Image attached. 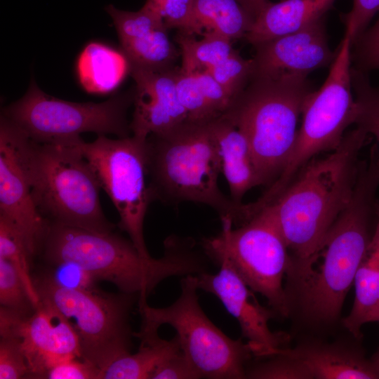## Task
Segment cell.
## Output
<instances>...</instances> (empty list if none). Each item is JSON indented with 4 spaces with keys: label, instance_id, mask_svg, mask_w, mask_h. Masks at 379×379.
<instances>
[{
    "label": "cell",
    "instance_id": "obj_1",
    "mask_svg": "<svg viewBox=\"0 0 379 379\" xmlns=\"http://www.w3.org/2000/svg\"><path fill=\"white\" fill-rule=\"evenodd\" d=\"M368 134L356 127L324 157L310 160L265 210L290 251L286 274L295 286L308 274L329 230L353 196ZM261 209V210H262Z\"/></svg>",
    "mask_w": 379,
    "mask_h": 379
},
{
    "label": "cell",
    "instance_id": "obj_2",
    "mask_svg": "<svg viewBox=\"0 0 379 379\" xmlns=\"http://www.w3.org/2000/svg\"><path fill=\"white\" fill-rule=\"evenodd\" d=\"M160 258H145L129 239L48 222L39 251L48 264L75 263L98 281L114 284L121 293L147 298L164 279L199 274L205 260L190 238L170 236Z\"/></svg>",
    "mask_w": 379,
    "mask_h": 379
},
{
    "label": "cell",
    "instance_id": "obj_3",
    "mask_svg": "<svg viewBox=\"0 0 379 379\" xmlns=\"http://www.w3.org/2000/svg\"><path fill=\"white\" fill-rule=\"evenodd\" d=\"M379 168L361 164L350 202L327 233L307 276L294 288L307 321L328 326L338 320L374 232Z\"/></svg>",
    "mask_w": 379,
    "mask_h": 379
},
{
    "label": "cell",
    "instance_id": "obj_4",
    "mask_svg": "<svg viewBox=\"0 0 379 379\" xmlns=\"http://www.w3.org/2000/svg\"><path fill=\"white\" fill-rule=\"evenodd\" d=\"M146 157L152 200L206 204L220 220L243 224L244 203L237 204L218 186L221 163L210 123L148 136Z\"/></svg>",
    "mask_w": 379,
    "mask_h": 379
},
{
    "label": "cell",
    "instance_id": "obj_5",
    "mask_svg": "<svg viewBox=\"0 0 379 379\" xmlns=\"http://www.w3.org/2000/svg\"><path fill=\"white\" fill-rule=\"evenodd\" d=\"M314 91L305 75H252L223 115L246 137L262 185H272L285 168L299 117Z\"/></svg>",
    "mask_w": 379,
    "mask_h": 379
},
{
    "label": "cell",
    "instance_id": "obj_6",
    "mask_svg": "<svg viewBox=\"0 0 379 379\" xmlns=\"http://www.w3.org/2000/svg\"><path fill=\"white\" fill-rule=\"evenodd\" d=\"M43 143L26 135L23 149L34 203L44 219L99 232L114 225L104 214L101 187L78 142Z\"/></svg>",
    "mask_w": 379,
    "mask_h": 379
},
{
    "label": "cell",
    "instance_id": "obj_7",
    "mask_svg": "<svg viewBox=\"0 0 379 379\" xmlns=\"http://www.w3.org/2000/svg\"><path fill=\"white\" fill-rule=\"evenodd\" d=\"M180 294L166 307H152L146 298H139L141 326L134 337L140 345L159 337L160 326L168 324L176 331L180 347L202 378H245L247 363L254 356L253 346L242 338L226 335L203 311L197 295V275L185 276L180 281Z\"/></svg>",
    "mask_w": 379,
    "mask_h": 379
},
{
    "label": "cell",
    "instance_id": "obj_8",
    "mask_svg": "<svg viewBox=\"0 0 379 379\" xmlns=\"http://www.w3.org/2000/svg\"><path fill=\"white\" fill-rule=\"evenodd\" d=\"M351 38L345 32L326 81L305 100L302 124L285 168L258 199L262 205L274 201L300 170L317 155L335 149L347 127L354 124L356 104L351 82Z\"/></svg>",
    "mask_w": 379,
    "mask_h": 379
},
{
    "label": "cell",
    "instance_id": "obj_9",
    "mask_svg": "<svg viewBox=\"0 0 379 379\" xmlns=\"http://www.w3.org/2000/svg\"><path fill=\"white\" fill-rule=\"evenodd\" d=\"M221 222L220 232L202 241L205 255L215 264L227 261L253 291L266 298L277 315L288 317L291 307L283 279L291 258L269 213L262 209L236 228L230 219Z\"/></svg>",
    "mask_w": 379,
    "mask_h": 379
},
{
    "label": "cell",
    "instance_id": "obj_10",
    "mask_svg": "<svg viewBox=\"0 0 379 379\" xmlns=\"http://www.w3.org/2000/svg\"><path fill=\"white\" fill-rule=\"evenodd\" d=\"M34 284L39 300L53 306L74 328L82 359L102 372L112 361L131 352L134 335L130 313L138 295L65 288L46 274L34 279Z\"/></svg>",
    "mask_w": 379,
    "mask_h": 379
},
{
    "label": "cell",
    "instance_id": "obj_11",
    "mask_svg": "<svg viewBox=\"0 0 379 379\" xmlns=\"http://www.w3.org/2000/svg\"><path fill=\"white\" fill-rule=\"evenodd\" d=\"M132 97L116 95L100 102H73L41 91L34 79L23 97L3 108L4 117L37 142H67L84 133L130 136L126 111Z\"/></svg>",
    "mask_w": 379,
    "mask_h": 379
},
{
    "label": "cell",
    "instance_id": "obj_12",
    "mask_svg": "<svg viewBox=\"0 0 379 379\" xmlns=\"http://www.w3.org/2000/svg\"><path fill=\"white\" fill-rule=\"evenodd\" d=\"M78 145L118 212L119 227L142 256L150 258L143 229L153 201L147 181L146 139L133 135L117 139L98 135L91 142L81 139Z\"/></svg>",
    "mask_w": 379,
    "mask_h": 379
},
{
    "label": "cell",
    "instance_id": "obj_13",
    "mask_svg": "<svg viewBox=\"0 0 379 379\" xmlns=\"http://www.w3.org/2000/svg\"><path fill=\"white\" fill-rule=\"evenodd\" d=\"M0 335L20 338L29 366V378H44L53 366L81 359L74 328L53 306L42 300L29 316L1 307Z\"/></svg>",
    "mask_w": 379,
    "mask_h": 379
},
{
    "label": "cell",
    "instance_id": "obj_14",
    "mask_svg": "<svg viewBox=\"0 0 379 379\" xmlns=\"http://www.w3.org/2000/svg\"><path fill=\"white\" fill-rule=\"evenodd\" d=\"M24 139L25 133L1 115L0 216L21 232L34 255L39 252L48 221L39 213L32 197Z\"/></svg>",
    "mask_w": 379,
    "mask_h": 379
},
{
    "label": "cell",
    "instance_id": "obj_15",
    "mask_svg": "<svg viewBox=\"0 0 379 379\" xmlns=\"http://www.w3.org/2000/svg\"><path fill=\"white\" fill-rule=\"evenodd\" d=\"M215 274L206 272L197 275L199 289L217 297L226 310L238 321L242 338L254 350L256 358L273 354L283 348L289 336L283 332H273L269 321L277 314L271 307L261 305L232 266L226 260L217 263Z\"/></svg>",
    "mask_w": 379,
    "mask_h": 379
},
{
    "label": "cell",
    "instance_id": "obj_16",
    "mask_svg": "<svg viewBox=\"0 0 379 379\" xmlns=\"http://www.w3.org/2000/svg\"><path fill=\"white\" fill-rule=\"evenodd\" d=\"M129 67L135 82L134 112L130 123L133 135L147 139L187 125L186 113L177 95L175 70Z\"/></svg>",
    "mask_w": 379,
    "mask_h": 379
},
{
    "label": "cell",
    "instance_id": "obj_17",
    "mask_svg": "<svg viewBox=\"0 0 379 379\" xmlns=\"http://www.w3.org/2000/svg\"><path fill=\"white\" fill-rule=\"evenodd\" d=\"M253 75L308 74L331 66L337 54L330 49L325 18L298 32L254 45Z\"/></svg>",
    "mask_w": 379,
    "mask_h": 379
},
{
    "label": "cell",
    "instance_id": "obj_18",
    "mask_svg": "<svg viewBox=\"0 0 379 379\" xmlns=\"http://www.w3.org/2000/svg\"><path fill=\"white\" fill-rule=\"evenodd\" d=\"M117 32L122 53L129 65L153 69L171 68L177 52L161 18L142 6L138 11L105 7Z\"/></svg>",
    "mask_w": 379,
    "mask_h": 379
},
{
    "label": "cell",
    "instance_id": "obj_19",
    "mask_svg": "<svg viewBox=\"0 0 379 379\" xmlns=\"http://www.w3.org/2000/svg\"><path fill=\"white\" fill-rule=\"evenodd\" d=\"M283 349L301 361L313 379H379V368L373 361L347 344L313 340Z\"/></svg>",
    "mask_w": 379,
    "mask_h": 379
},
{
    "label": "cell",
    "instance_id": "obj_20",
    "mask_svg": "<svg viewBox=\"0 0 379 379\" xmlns=\"http://www.w3.org/2000/svg\"><path fill=\"white\" fill-rule=\"evenodd\" d=\"M215 140L230 199L242 204V199L252 188L262 185L252 152L245 135L225 116L210 122Z\"/></svg>",
    "mask_w": 379,
    "mask_h": 379
},
{
    "label": "cell",
    "instance_id": "obj_21",
    "mask_svg": "<svg viewBox=\"0 0 379 379\" xmlns=\"http://www.w3.org/2000/svg\"><path fill=\"white\" fill-rule=\"evenodd\" d=\"M335 0L268 1L244 37L252 45L301 30L325 18Z\"/></svg>",
    "mask_w": 379,
    "mask_h": 379
},
{
    "label": "cell",
    "instance_id": "obj_22",
    "mask_svg": "<svg viewBox=\"0 0 379 379\" xmlns=\"http://www.w3.org/2000/svg\"><path fill=\"white\" fill-rule=\"evenodd\" d=\"M122 52L99 42L88 44L77 61V74L82 88L93 94L114 91L129 72Z\"/></svg>",
    "mask_w": 379,
    "mask_h": 379
},
{
    "label": "cell",
    "instance_id": "obj_23",
    "mask_svg": "<svg viewBox=\"0 0 379 379\" xmlns=\"http://www.w3.org/2000/svg\"><path fill=\"white\" fill-rule=\"evenodd\" d=\"M376 213L374 232L354 279V303L350 314L342 320L343 326L356 338L361 337L362 326L379 303V200Z\"/></svg>",
    "mask_w": 379,
    "mask_h": 379
},
{
    "label": "cell",
    "instance_id": "obj_24",
    "mask_svg": "<svg viewBox=\"0 0 379 379\" xmlns=\"http://www.w3.org/2000/svg\"><path fill=\"white\" fill-rule=\"evenodd\" d=\"M255 18L241 0H194L193 35L213 33L232 41L244 39Z\"/></svg>",
    "mask_w": 379,
    "mask_h": 379
},
{
    "label": "cell",
    "instance_id": "obj_25",
    "mask_svg": "<svg viewBox=\"0 0 379 379\" xmlns=\"http://www.w3.org/2000/svg\"><path fill=\"white\" fill-rule=\"evenodd\" d=\"M181 350L176 335L170 340L159 337L140 345L136 353L130 352L112 361L102 372L101 379H151L163 363Z\"/></svg>",
    "mask_w": 379,
    "mask_h": 379
},
{
    "label": "cell",
    "instance_id": "obj_26",
    "mask_svg": "<svg viewBox=\"0 0 379 379\" xmlns=\"http://www.w3.org/2000/svg\"><path fill=\"white\" fill-rule=\"evenodd\" d=\"M197 40L194 35L180 32L182 62L181 68L196 72L207 70L227 58L234 51L232 40L213 33H205Z\"/></svg>",
    "mask_w": 379,
    "mask_h": 379
},
{
    "label": "cell",
    "instance_id": "obj_27",
    "mask_svg": "<svg viewBox=\"0 0 379 379\" xmlns=\"http://www.w3.org/2000/svg\"><path fill=\"white\" fill-rule=\"evenodd\" d=\"M351 82L356 104V127L376 140V162L379 168V84L371 82L368 73L351 66Z\"/></svg>",
    "mask_w": 379,
    "mask_h": 379
},
{
    "label": "cell",
    "instance_id": "obj_28",
    "mask_svg": "<svg viewBox=\"0 0 379 379\" xmlns=\"http://www.w3.org/2000/svg\"><path fill=\"white\" fill-rule=\"evenodd\" d=\"M33 256L21 232L10 221L0 216V258L8 260L15 267L37 307L39 298L30 272Z\"/></svg>",
    "mask_w": 379,
    "mask_h": 379
},
{
    "label": "cell",
    "instance_id": "obj_29",
    "mask_svg": "<svg viewBox=\"0 0 379 379\" xmlns=\"http://www.w3.org/2000/svg\"><path fill=\"white\" fill-rule=\"evenodd\" d=\"M180 104L184 109L187 125L208 124L220 117L206 99L194 72L180 68L175 72Z\"/></svg>",
    "mask_w": 379,
    "mask_h": 379
},
{
    "label": "cell",
    "instance_id": "obj_30",
    "mask_svg": "<svg viewBox=\"0 0 379 379\" xmlns=\"http://www.w3.org/2000/svg\"><path fill=\"white\" fill-rule=\"evenodd\" d=\"M283 348L278 349L272 355L257 358V361L246 366L245 378L313 379L305 365Z\"/></svg>",
    "mask_w": 379,
    "mask_h": 379
},
{
    "label": "cell",
    "instance_id": "obj_31",
    "mask_svg": "<svg viewBox=\"0 0 379 379\" xmlns=\"http://www.w3.org/2000/svg\"><path fill=\"white\" fill-rule=\"evenodd\" d=\"M1 307L25 316L31 315L36 307L15 267L7 260L0 258Z\"/></svg>",
    "mask_w": 379,
    "mask_h": 379
},
{
    "label": "cell",
    "instance_id": "obj_32",
    "mask_svg": "<svg viewBox=\"0 0 379 379\" xmlns=\"http://www.w3.org/2000/svg\"><path fill=\"white\" fill-rule=\"evenodd\" d=\"M207 71L235 99L253 75V60L244 58L234 50L227 58Z\"/></svg>",
    "mask_w": 379,
    "mask_h": 379
},
{
    "label": "cell",
    "instance_id": "obj_33",
    "mask_svg": "<svg viewBox=\"0 0 379 379\" xmlns=\"http://www.w3.org/2000/svg\"><path fill=\"white\" fill-rule=\"evenodd\" d=\"M194 0H147L144 6L157 13L168 29L193 35Z\"/></svg>",
    "mask_w": 379,
    "mask_h": 379
},
{
    "label": "cell",
    "instance_id": "obj_34",
    "mask_svg": "<svg viewBox=\"0 0 379 379\" xmlns=\"http://www.w3.org/2000/svg\"><path fill=\"white\" fill-rule=\"evenodd\" d=\"M0 337V379L29 378V366L20 338Z\"/></svg>",
    "mask_w": 379,
    "mask_h": 379
},
{
    "label": "cell",
    "instance_id": "obj_35",
    "mask_svg": "<svg viewBox=\"0 0 379 379\" xmlns=\"http://www.w3.org/2000/svg\"><path fill=\"white\" fill-rule=\"evenodd\" d=\"M352 62L354 67L369 72L379 70V12L375 23L352 44Z\"/></svg>",
    "mask_w": 379,
    "mask_h": 379
},
{
    "label": "cell",
    "instance_id": "obj_36",
    "mask_svg": "<svg viewBox=\"0 0 379 379\" xmlns=\"http://www.w3.org/2000/svg\"><path fill=\"white\" fill-rule=\"evenodd\" d=\"M51 265V269L44 274L56 284L72 289H98L97 283L99 281L81 266L69 262Z\"/></svg>",
    "mask_w": 379,
    "mask_h": 379
},
{
    "label": "cell",
    "instance_id": "obj_37",
    "mask_svg": "<svg viewBox=\"0 0 379 379\" xmlns=\"http://www.w3.org/2000/svg\"><path fill=\"white\" fill-rule=\"evenodd\" d=\"M378 12L379 0H353L352 9L343 16L345 32L350 35L352 44L368 27Z\"/></svg>",
    "mask_w": 379,
    "mask_h": 379
},
{
    "label": "cell",
    "instance_id": "obj_38",
    "mask_svg": "<svg viewBox=\"0 0 379 379\" xmlns=\"http://www.w3.org/2000/svg\"><path fill=\"white\" fill-rule=\"evenodd\" d=\"M200 88L211 107L222 117L231 107L235 100L207 70L194 72Z\"/></svg>",
    "mask_w": 379,
    "mask_h": 379
},
{
    "label": "cell",
    "instance_id": "obj_39",
    "mask_svg": "<svg viewBox=\"0 0 379 379\" xmlns=\"http://www.w3.org/2000/svg\"><path fill=\"white\" fill-rule=\"evenodd\" d=\"M101 371L90 362L75 358L58 364L46 373L48 379H101Z\"/></svg>",
    "mask_w": 379,
    "mask_h": 379
},
{
    "label": "cell",
    "instance_id": "obj_40",
    "mask_svg": "<svg viewBox=\"0 0 379 379\" xmlns=\"http://www.w3.org/2000/svg\"><path fill=\"white\" fill-rule=\"evenodd\" d=\"M197 378L202 377L182 350L163 363L151 377V379Z\"/></svg>",
    "mask_w": 379,
    "mask_h": 379
},
{
    "label": "cell",
    "instance_id": "obj_41",
    "mask_svg": "<svg viewBox=\"0 0 379 379\" xmlns=\"http://www.w3.org/2000/svg\"><path fill=\"white\" fill-rule=\"evenodd\" d=\"M245 6L255 16L260 12L263 7L269 1L268 0H241Z\"/></svg>",
    "mask_w": 379,
    "mask_h": 379
},
{
    "label": "cell",
    "instance_id": "obj_42",
    "mask_svg": "<svg viewBox=\"0 0 379 379\" xmlns=\"http://www.w3.org/2000/svg\"><path fill=\"white\" fill-rule=\"evenodd\" d=\"M379 322V303L368 315L366 323Z\"/></svg>",
    "mask_w": 379,
    "mask_h": 379
},
{
    "label": "cell",
    "instance_id": "obj_43",
    "mask_svg": "<svg viewBox=\"0 0 379 379\" xmlns=\"http://www.w3.org/2000/svg\"><path fill=\"white\" fill-rule=\"evenodd\" d=\"M371 359L373 361V362L375 364V365L379 368V350L377 351V352L372 357Z\"/></svg>",
    "mask_w": 379,
    "mask_h": 379
}]
</instances>
